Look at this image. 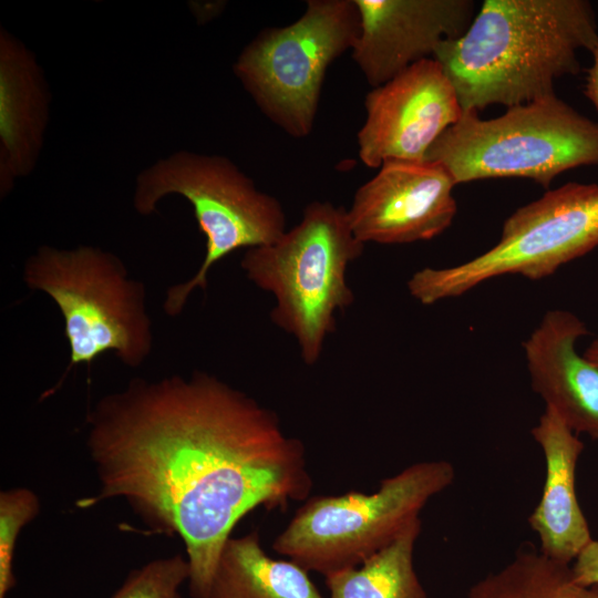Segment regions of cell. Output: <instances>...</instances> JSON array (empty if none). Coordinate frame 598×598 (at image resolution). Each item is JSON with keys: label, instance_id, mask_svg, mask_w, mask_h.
I'll list each match as a JSON object with an SVG mask.
<instances>
[{"label": "cell", "instance_id": "obj_18", "mask_svg": "<svg viewBox=\"0 0 598 598\" xmlns=\"http://www.w3.org/2000/svg\"><path fill=\"white\" fill-rule=\"evenodd\" d=\"M466 598H598V585H580L570 565L523 544L505 566L473 584Z\"/></svg>", "mask_w": 598, "mask_h": 598}, {"label": "cell", "instance_id": "obj_10", "mask_svg": "<svg viewBox=\"0 0 598 598\" xmlns=\"http://www.w3.org/2000/svg\"><path fill=\"white\" fill-rule=\"evenodd\" d=\"M364 106L358 153L371 168L386 161L424 162L433 143L463 114L454 85L433 58L373 87Z\"/></svg>", "mask_w": 598, "mask_h": 598}, {"label": "cell", "instance_id": "obj_1", "mask_svg": "<svg viewBox=\"0 0 598 598\" xmlns=\"http://www.w3.org/2000/svg\"><path fill=\"white\" fill-rule=\"evenodd\" d=\"M100 491L121 497L154 532L184 542L193 598H208L223 547L257 507L308 498L306 448L277 414L204 372L136 379L87 416Z\"/></svg>", "mask_w": 598, "mask_h": 598}, {"label": "cell", "instance_id": "obj_14", "mask_svg": "<svg viewBox=\"0 0 598 598\" xmlns=\"http://www.w3.org/2000/svg\"><path fill=\"white\" fill-rule=\"evenodd\" d=\"M545 460L542 496L528 517L546 557L570 565L592 540L576 493V470L584 443L551 408L530 430Z\"/></svg>", "mask_w": 598, "mask_h": 598}, {"label": "cell", "instance_id": "obj_2", "mask_svg": "<svg viewBox=\"0 0 598 598\" xmlns=\"http://www.w3.org/2000/svg\"><path fill=\"white\" fill-rule=\"evenodd\" d=\"M598 45L588 0H485L466 32L433 59L463 112L507 107L555 94L557 79L580 72L578 51Z\"/></svg>", "mask_w": 598, "mask_h": 598}, {"label": "cell", "instance_id": "obj_9", "mask_svg": "<svg viewBox=\"0 0 598 598\" xmlns=\"http://www.w3.org/2000/svg\"><path fill=\"white\" fill-rule=\"evenodd\" d=\"M359 30L354 0H309L291 24L261 30L243 49L234 73L269 121L295 138L307 137L327 70L352 50Z\"/></svg>", "mask_w": 598, "mask_h": 598}, {"label": "cell", "instance_id": "obj_19", "mask_svg": "<svg viewBox=\"0 0 598 598\" xmlns=\"http://www.w3.org/2000/svg\"><path fill=\"white\" fill-rule=\"evenodd\" d=\"M39 512V497L29 488L14 487L0 493V598H6L16 586L13 558L19 533Z\"/></svg>", "mask_w": 598, "mask_h": 598}, {"label": "cell", "instance_id": "obj_20", "mask_svg": "<svg viewBox=\"0 0 598 598\" xmlns=\"http://www.w3.org/2000/svg\"><path fill=\"white\" fill-rule=\"evenodd\" d=\"M189 566L181 555L154 559L130 573L112 598H181Z\"/></svg>", "mask_w": 598, "mask_h": 598}, {"label": "cell", "instance_id": "obj_8", "mask_svg": "<svg viewBox=\"0 0 598 598\" xmlns=\"http://www.w3.org/2000/svg\"><path fill=\"white\" fill-rule=\"evenodd\" d=\"M597 246L598 185L570 182L516 209L493 248L456 266L417 270L408 290L429 306L504 275L539 280Z\"/></svg>", "mask_w": 598, "mask_h": 598}, {"label": "cell", "instance_id": "obj_5", "mask_svg": "<svg viewBox=\"0 0 598 598\" xmlns=\"http://www.w3.org/2000/svg\"><path fill=\"white\" fill-rule=\"evenodd\" d=\"M454 480L451 462L429 460L385 477L371 494L352 491L310 497L276 537L272 548L323 576L358 567L420 518L427 502Z\"/></svg>", "mask_w": 598, "mask_h": 598}, {"label": "cell", "instance_id": "obj_23", "mask_svg": "<svg viewBox=\"0 0 598 598\" xmlns=\"http://www.w3.org/2000/svg\"><path fill=\"white\" fill-rule=\"evenodd\" d=\"M582 355L598 368V337L588 346Z\"/></svg>", "mask_w": 598, "mask_h": 598}, {"label": "cell", "instance_id": "obj_17", "mask_svg": "<svg viewBox=\"0 0 598 598\" xmlns=\"http://www.w3.org/2000/svg\"><path fill=\"white\" fill-rule=\"evenodd\" d=\"M421 528V518H416L358 567L324 576L329 598H430L414 568Z\"/></svg>", "mask_w": 598, "mask_h": 598}, {"label": "cell", "instance_id": "obj_13", "mask_svg": "<svg viewBox=\"0 0 598 598\" xmlns=\"http://www.w3.org/2000/svg\"><path fill=\"white\" fill-rule=\"evenodd\" d=\"M586 323L568 310L547 311L524 341L532 389L576 434L598 441V368L576 351Z\"/></svg>", "mask_w": 598, "mask_h": 598}, {"label": "cell", "instance_id": "obj_7", "mask_svg": "<svg viewBox=\"0 0 598 598\" xmlns=\"http://www.w3.org/2000/svg\"><path fill=\"white\" fill-rule=\"evenodd\" d=\"M24 281L50 296L62 313L71 354L66 372L109 351L130 367L148 355L152 334L144 288L112 254L91 246H42L27 261Z\"/></svg>", "mask_w": 598, "mask_h": 598}, {"label": "cell", "instance_id": "obj_15", "mask_svg": "<svg viewBox=\"0 0 598 598\" xmlns=\"http://www.w3.org/2000/svg\"><path fill=\"white\" fill-rule=\"evenodd\" d=\"M50 93L33 53L0 31V193L32 173L49 120Z\"/></svg>", "mask_w": 598, "mask_h": 598}, {"label": "cell", "instance_id": "obj_11", "mask_svg": "<svg viewBox=\"0 0 598 598\" xmlns=\"http://www.w3.org/2000/svg\"><path fill=\"white\" fill-rule=\"evenodd\" d=\"M358 188L348 218L355 237L383 245L430 240L457 212L450 172L436 162L386 161Z\"/></svg>", "mask_w": 598, "mask_h": 598}, {"label": "cell", "instance_id": "obj_3", "mask_svg": "<svg viewBox=\"0 0 598 598\" xmlns=\"http://www.w3.org/2000/svg\"><path fill=\"white\" fill-rule=\"evenodd\" d=\"M364 245L344 207L313 200L299 224L272 244L248 249L241 259L248 279L276 298L270 319L293 336L306 364L318 362L336 331L337 312L354 301L347 268Z\"/></svg>", "mask_w": 598, "mask_h": 598}, {"label": "cell", "instance_id": "obj_6", "mask_svg": "<svg viewBox=\"0 0 598 598\" xmlns=\"http://www.w3.org/2000/svg\"><path fill=\"white\" fill-rule=\"evenodd\" d=\"M169 194L186 198L206 238L205 258L186 282L167 291L164 310L177 316L196 288L205 290L212 267L233 251L272 244L286 231L281 203L259 190L254 181L221 155L179 151L159 159L136 178L134 207L142 215L156 210Z\"/></svg>", "mask_w": 598, "mask_h": 598}, {"label": "cell", "instance_id": "obj_21", "mask_svg": "<svg viewBox=\"0 0 598 598\" xmlns=\"http://www.w3.org/2000/svg\"><path fill=\"white\" fill-rule=\"evenodd\" d=\"M575 580L584 586L598 585V540L592 539L571 566Z\"/></svg>", "mask_w": 598, "mask_h": 598}, {"label": "cell", "instance_id": "obj_22", "mask_svg": "<svg viewBox=\"0 0 598 598\" xmlns=\"http://www.w3.org/2000/svg\"><path fill=\"white\" fill-rule=\"evenodd\" d=\"M592 64L587 71V81L585 86V95L598 110V45L594 49Z\"/></svg>", "mask_w": 598, "mask_h": 598}, {"label": "cell", "instance_id": "obj_16", "mask_svg": "<svg viewBox=\"0 0 598 598\" xmlns=\"http://www.w3.org/2000/svg\"><path fill=\"white\" fill-rule=\"evenodd\" d=\"M308 573L290 559L269 557L252 530L224 545L208 598H324Z\"/></svg>", "mask_w": 598, "mask_h": 598}, {"label": "cell", "instance_id": "obj_4", "mask_svg": "<svg viewBox=\"0 0 598 598\" xmlns=\"http://www.w3.org/2000/svg\"><path fill=\"white\" fill-rule=\"evenodd\" d=\"M425 161L442 164L456 184L524 177L548 188L565 171L598 165V123L556 93L494 118L467 111L433 143Z\"/></svg>", "mask_w": 598, "mask_h": 598}, {"label": "cell", "instance_id": "obj_12", "mask_svg": "<svg viewBox=\"0 0 598 598\" xmlns=\"http://www.w3.org/2000/svg\"><path fill=\"white\" fill-rule=\"evenodd\" d=\"M360 30L352 59L367 82L380 86L437 47L462 37L474 19L472 0H354Z\"/></svg>", "mask_w": 598, "mask_h": 598}]
</instances>
